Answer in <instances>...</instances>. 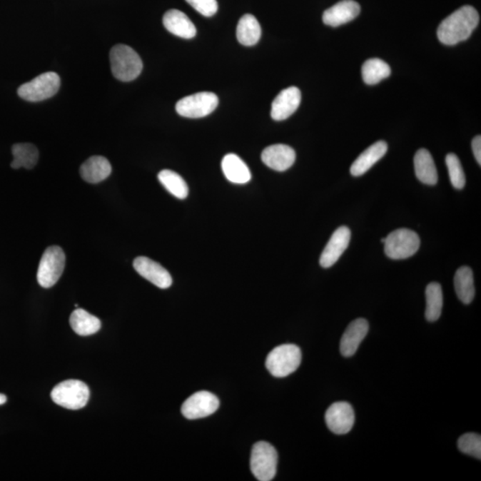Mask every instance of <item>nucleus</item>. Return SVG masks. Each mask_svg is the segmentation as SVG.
Returning <instances> with one entry per match:
<instances>
[{
	"mask_svg": "<svg viewBox=\"0 0 481 481\" xmlns=\"http://www.w3.org/2000/svg\"><path fill=\"white\" fill-rule=\"evenodd\" d=\"M236 37L241 44L246 46L256 45L261 37V27L256 17L244 14L236 29Z\"/></svg>",
	"mask_w": 481,
	"mask_h": 481,
	"instance_id": "nucleus-24",
	"label": "nucleus"
},
{
	"mask_svg": "<svg viewBox=\"0 0 481 481\" xmlns=\"http://www.w3.org/2000/svg\"><path fill=\"white\" fill-rule=\"evenodd\" d=\"M421 241L410 229L400 228L385 238L384 253L393 260H405L417 253Z\"/></svg>",
	"mask_w": 481,
	"mask_h": 481,
	"instance_id": "nucleus-7",
	"label": "nucleus"
},
{
	"mask_svg": "<svg viewBox=\"0 0 481 481\" xmlns=\"http://www.w3.org/2000/svg\"><path fill=\"white\" fill-rule=\"evenodd\" d=\"M350 238L351 232L349 228L343 226L336 229L321 254L319 260L321 267L328 268L335 265L349 246Z\"/></svg>",
	"mask_w": 481,
	"mask_h": 481,
	"instance_id": "nucleus-13",
	"label": "nucleus"
},
{
	"mask_svg": "<svg viewBox=\"0 0 481 481\" xmlns=\"http://www.w3.org/2000/svg\"><path fill=\"white\" fill-rule=\"evenodd\" d=\"M158 179L165 189L178 199H186L188 196V186L181 175L170 170L161 171Z\"/></svg>",
	"mask_w": 481,
	"mask_h": 481,
	"instance_id": "nucleus-29",
	"label": "nucleus"
},
{
	"mask_svg": "<svg viewBox=\"0 0 481 481\" xmlns=\"http://www.w3.org/2000/svg\"><path fill=\"white\" fill-rule=\"evenodd\" d=\"M190 6L203 16L211 17L217 13V0H186Z\"/></svg>",
	"mask_w": 481,
	"mask_h": 481,
	"instance_id": "nucleus-32",
	"label": "nucleus"
},
{
	"mask_svg": "<svg viewBox=\"0 0 481 481\" xmlns=\"http://www.w3.org/2000/svg\"><path fill=\"white\" fill-rule=\"evenodd\" d=\"M455 293L462 303L470 304L475 296V279L469 267H461L455 275Z\"/></svg>",
	"mask_w": 481,
	"mask_h": 481,
	"instance_id": "nucleus-25",
	"label": "nucleus"
},
{
	"mask_svg": "<svg viewBox=\"0 0 481 481\" xmlns=\"http://www.w3.org/2000/svg\"><path fill=\"white\" fill-rule=\"evenodd\" d=\"M61 85L59 75L56 73H45L34 80L21 85L18 88V95L29 102H39L49 99L59 92Z\"/></svg>",
	"mask_w": 481,
	"mask_h": 481,
	"instance_id": "nucleus-8",
	"label": "nucleus"
},
{
	"mask_svg": "<svg viewBox=\"0 0 481 481\" xmlns=\"http://www.w3.org/2000/svg\"><path fill=\"white\" fill-rule=\"evenodd\" d=\"M110 63L113 76L121 81H134L142 73L141 59L127 45H116L111 49Z\"/></svg>",
	"mask_w": 481,
	"mask_h": 481,
	"instance_id": "nucleus-2",
	"label": "nucleus"
},
{
	"mask_svg": "<svg viewBox=\"0 0 481 481\" xmlns=\"http://www.w3.org/2000/svg\"><path fill=\"white\" fill-rule=\"evenodd\" d=\"M473 153L479 165H481V136H477L472 142Z\"/></svg>",
	"mask_w": 481,
	"mask_h": 481,
	"instance_id": "nucleus-33",
	"label": "nucleus"
},
{
	"mask_svg": "<svg viewBox=\"0 0 481 481\" xmlns=\"http://www.w3.org/2000/svg\"><path fill=\"white\" fill-rule=\"evenodd\" d=\"M479 23V13L475 7L462 6L440 24L437 32V38L444 45H457L471 37Z\"/></svg>",
	"mask_w": 481,
	"mask_h": 481,
	"instance_id": "nucleus-1",
	"label": "nucleus"
},
{
	"mask_svg": "<svg viewBox=\"0 0 481 481\" xmlns=\"http://www.w3.org/2000/svg\"><path fill=\"white\" fill-rule=\"evenodd\" d=\"M70 325L74 331L81 336L95 335L101 328L99 319L82 308H77L71 313Z\"/></svg>",
	"mask_w": 481,
	"mask_h": 481,
	"instance_id": "nucleus-23",
	"label": "nucleus"
},
{
	"mask_svg": "<svg viewBox=\"0 0 481 481\" xmlns=\"http://www.w3.org/2000/svg\"><path fill=\"white\" fill-rule=\"evenodd\" d=\"M220 407V400L209 391H198L189 397L182 405V415L188 420L207 417Z\"/></svg>",
	"mask_w": 481,
	"mask_h": 481,
	"instance_id": "nucleus-10",
	"label": "nucleus"
},
{
	"mask_svg": "<svg viewBox=\"0 0 481 481\" xmlns=\"http://www.w3.org/2000/svg\"><path fill=\"white\" fill-rule=\"evenodd\" d=\"M301 93L296 87L283 89L279 93L271 106V117L275 121L288 119L299 108Z\"/></svg>",
	"mask_w": 481,
	"mask_h": 481,
	"instance_id": "nucleus-14",
	"label": "nucleus"
},
{
	"mask_svg": "<svg viewBox=\"0 0 481 481\" xmlns=\"http://www.w3.org/2000/svg\"><path fill=\"white\" fill-rule=\"evenodd\" d=\"M446 164L452 186L458 190L464 188L466 182L465 175L459 158L455 153H448Z\"/></svg>",
	"mask_w": 481,
	"mask_h": 481,
	"instance_id": "nucleus-30",
	"label": "nucleus"
},
{
	"mask_svg": "<svg viewBox=\"0 0 481 481\" xmlns=\"http://www.w3.org/2000/svg\"><path fill=\"white\" fill-rule=\"evenodd\" d=\"M218 106V98L213 92H200L179 100L176 111L186 118H203L210 116Z\"/></svg>",
	"mask_w": 481,
	"mask_h": 481,
	"instance_id": "nucleus-9",
	"label": "nucleus"
},
{
	"mask_svg": "<svg viewBox=\"0 0 481 481\" xmlns=\"http://www.w3.org/2000/svg\"><path fill=\"white\" fill-rule=\"evenodd\" d=\"M261 159L272 170L285 171L295 163L296 153L289 146L273 145L262 152Z\"/></svg>",
	"mask_w": 481,
	"mask_h": 481,
	"instance_id": "nucleus-16",
	"label": "nucleus"
},
{
	"mask_svg": "<svg viewBox=\"0 0 481 481\" xmlns=\"http://www.w3.org/2000/svg\"><path fill=\"white\" fill-rule=\"evenodd\" d=\"M14 160L11 167L17 168H25L31 170L36 166L39 161V150L32 143H16L12 147Z\"/></svg>",
	"mask_w": 481,
	"mask_h": 481,
	"instance_id": "nucleus-26",
	"label": "nucleus"
},
{
	"mask_svg": "<svg viewBox=\"0 0 481 481\" xmlns=\"http://www.w3.org/2000/svg\"><path fill=\"white\" fill-rule=\"evenodd\" d=\"M7 398L6 395L0 393V405H4L6 403Z\"/></svg>",
	"mask_w": 481,
	"mask_h": 481,
	"instance_id": "nucleus-34",
	"label": "nucleus"
},
{
	"mask_svg": "<svg viewBox=\"0 0 481 481\" xmlns=\"http://www.w3.org/2000/svg\"><path fill=\"white\" fill-rule=\"evenodd\" d=\"M301 363V351L294 344H283L268 354L265 366L273 376L283 378L296 371Z\"/></svg>",
	"mask_w": 481,
	"mask_h": 481,
	"instance_id": "nucleus-3",
	"label": "nucleus"
},
{
	"mask_svg": "<svg viewBox=\"0 0 481 481\" xmlns=\"http://www.w3.org/2000/svg\"><path fill=\"white\" fill-rule=\"evenodd\" d=\"M80 171L86 182L98 184L112 173V165L106 157L92 156L81 165Z\"/></svg>",
	"mask_w": 481,
	"mask_h": 481,
	"instance_id": "nucleus-20",
	"label": "nucleus"
},
{
	"mask_svg": "<svg viewBox=\"0 0 481 481\" xmlns=\"http://www.w3.org/2000/svg\"><path fill=\"white\" fill-rule=\"evenodd\" d=\"M278 455L271 444L260 441L254 445L250 455V470L255 478L260 481H270L275 478L278 469Z\"/></svg>",
	"mask_w": 481,
	"mask_h": 481,
	"instance_id": "nucleus-5",
	"label": "nucleus"
},
{
	"mask_svg": "<svg viewBox=\"0 0 481 481\" xmlns=\"http://www.w3.org/2000/svg\"><path fill=\"white\" fill-rule=\"evenodd\" d=\"M369 330L368 322L358 318L351 322L340 340V353L345 358L353 357L365 338Z\"/></svg>",
	"mask_w": 481,
	"mask_h": 481,
	"instance_id": "nucleus-17",
	"label": "nucleus"
},
{
	"mask_svg": "<svg viewBox=\"0 0 481 481\" xmlns=\"http://www.w3.org/2000/svg\"><path fill=\"white\" fill-rule=\"evenodd\" d=\"M458 448L462 453L480 460L481 437L480 434L466 433L461 436L458 440Z\"/></svg>",
	"mask_w": 481,
	"mask_h": 481,
	"instance_id": "nucleus-31",
	"label": "nucleus"
},
{
	"mask_svg": "<svg viewBox=\"0 0 481 481\" xmlns=\"http://www.w3.org/2000/svg\"><path fill=\"white\" fill-rule=\"evenodd\" d=\"M222 171L228 181L234 184H246L251 178L249 168L235 153L227 154L222 160Z\"/></svg>",
	"mask_w": 481,
	"mask_h": 481,
	"instance_id": "nucleus-21",
	"label": "nucleus"
},
{
	"mask_svg": "<svg viewBox=\"0 0 481 481\" xmlns=\"http://www.w3.org/2000/svg\"><path fill=\"white\" fill-rule=\"evenodd\" d=\"M414 163L415 175L420 181L430 186L437 184V168L428 150L423 148L418 150L415 156Z\"/></svg>",
	"mask_w": 481,
	"mask_h": 481,
	"instance_id": "nucleus-22",
	"label": "nucleus"
},
{
	"mask_svg": "<svg viewBox=\"0 0 481 481\" xmlns=\"http://www.w3.org/2000/svg\"><path fill=\"white\" fill-rule=\"evenodd\" d=\"M325 422L332 432L343 435L353 430L355 423V412L347 402H336L325 412Z\"/></svg>",
	"mask_w": 481,
	"mask_h": 481,
	"instance_id": "nucleus-11",
	"label": "nucleus"
},
{
	"mask_svg": "<svg viewBox=\"0 0 481 481\" xmlns=\"http://www.w3.org/2000/svg\"><path fill=\"white\" fill-rule=\"evenodd\" d=\"M89 389L87 384L79 380H67L57 384L51 393V398L60 407L79 410L88 404Z\"/></svg>",
	"mask_w": 481,
	"mask_h": 481,
	"instance_id": "nucleus-4",
	"label": "nucleus"
},
{
	"mask_svg": "<svg viewBox=\"0 0 481 481\" xmlns=\"http://www.w3.org/2000/svg\"><path fill=\"white\" fill-rule=\"evenodd\" d=\"M380 242H382L383 243H384V242H385V238H382V241H380Z\"/></svg>",
	"mask_w": 481,
	"mask_h": 481,
	"instance_id": "nucleus-35",
	"label": "nucleus"
},
{
	"mask_svg": "<svg viewBox=\"0 0 481 481\" xmlns=\"http://www.w3.org/2000/svg\"><path fill=\"white\" fill-rule=\"evenodd\" d=\"M133 267L142 278L161 289H167L172 285L171 275L167 269L149 258H136L133 262Z\"/></svg>",
	"mask_w": 481,
	"mask_h": 481,
	"instance_id": "nucleus-12",
	"label": "nucleus"
},
{
	"mask_svg": "<svg viewBox=\"0 0 481 481\" xmlns=\"http://www.w3.org/2000/svg\"><path fill=\"white\" fill-rule=\"evenodd\" d=\"M390 74L389 64L378 59L365 61L362 66L363 81L368 85L378 84L380 81L389 77Z\"/></svg>",
	"mask_w": 481,
	"mask_h": 481,
	"instance_id": "nucleus-28",
	"label": "nucleus"
},
{
	"mask_svg": "<svg viewBox=\"0 0 481 481\" xmlns=\"http://www.w3.org/2000/svg\"><path fill=\"white\" fill-rule=\"evenodd\" d=\"M425 317L430 322H435L440 318L443 308L442 288L439 283H430L426 287Z\"/></svg>",
	"mask_w": 481,
	"mask_h": 481,
	"instance_id": "nucleus-27",
	"label": "nucleus"
},
{
	"mask_svg": "<svg viewBox=\"0 0 481 481\" xmlns=\"http://www.w3.org/2000/svg\"><path fill=\"white\" fill-rule=\"evenodd\" d=\"M66 267V254L59 246L46 248L39 261L37 279L43 288L56 285Z\"/></svg>",
	"mask_w": 481,
	"mask_h": 481,
	"instance_id": "nucleus-6",
	"label": "nucleus"
},
{
	"mask_svg": "<svg viewBox=\"0 0 481 481\" xmlns=\"http://www.w3.org/2000/svg\"><path fill=\"white\" fill-rule=\"evenodd\" d=\"M163 25L171 34L183 39H193L196 35V28L185 13L177 9L167 11L163 16Z\"/></svg>",
	"mask_w": 481,
	"mask_h": 481,
	"instance_id": "nucleus-18",
	"label": "nucleus"
},
{
	"mask_svg": "<svg viewBox=\"0 0 481 481\" xmlns=\"http://www.w3.org/2000/svg\"><path fill=\"white\" fill-rule=\"evenodd\" d=\"M360 11L361 7L358 2L354 0H343L325 11L323 21L329 26L338 27L354 20L360 14Z\"/></svg>",
	"mask_w": 481,
	"mask_h": 481,
	"instance_id": "nucleus-15",
	"label": "nucleus"
},
{
	"mask_svg": "<svg viewBox=\"0 0 481 481\" xmlns=\"http://www.w3.org/2000/svg\"><path fill=\"white\" fill-rule=\"evenodd\" d=\"M387 151L388 145L384 141H378L369 146L351 165V175L354 177H360L366 173L373 165L378 163L385 156Z\"/></svg>",
	"mask_w": 481,
	"mask_h": 481,
	"instance_id": "nucleus-19",
	"label": "nucleus"
}]
</instances>
